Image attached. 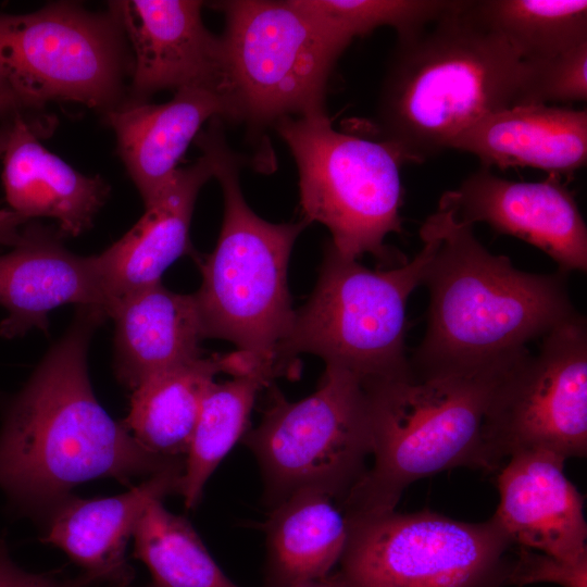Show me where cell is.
Here are the masks:
<instances>
[{
  "label": "cell",
  "mask_w": 587,
  "mask_h": 587,
  "mask_svg": "<svg viewBox=\"0 0 587 587\" xmlns=\"http://www.w3.org/2000/svg\"><path fill=\"white\" fill-rule=\"evenodd\" d=\"M108 319L99 307H78L65 335L49 350L3 410L0 487L13 505L46 517L82 483L112 477L129 485L184 463L143 448L98 402L87 354Z\"/></svg>",
  "instance_id": "obj_1"
},
{
  "label": "cell",
  "mask_w": 587,
  "mask_h": 587,
  "mask_svg": "<svg viewBox=\"0 0 587 587\" xmlns=\"http://www.w3.org/2000/svg\"><path fill=\"white\" fill-rule=\"evenodd\" d=\"M420 237L430 255L422 280L429 292L426 333L409 359L417 372L514 361L528 352V341L578 314L566 274L523 272L491 253L444 196Z\"/></svg>",
  "instance_id": "obj_2"
},
{
  "label": "cell",
  "mask_w": 587,
  "mask_h": 587,
  "mask_svg": "<svg viewBox=\"0 0 587 587\" xmlns=\"http://www.w3.org/2000/svg\"><path fill=\"white\" fill-rule=\"evenodd\" d=\"M522 61L471 12L469 0L423 29L398 37L383 80L377 128L403 163L450 149L482 116L508 109Z\"/></svg>",
  "instance_id": "obj_3"
},
{
  "label": "cell",
  "mask_w": 587,
  "mask_h": 587,
  "mask_svg": "<svg viewBox=\"0 0 587 587\" xmlns=\"http://www.w3.org/2000/svg\"><path fill=\"white\" fill-rule=\"evenodd\" d=\"M517 360L434 372L411 366L363 383L373 464L339 503L345 514L392 511L407 487L441 471L490 472L485 416L498 383Z\"/></svg>",
  "instance_id": "obj_4"
},
{
  "label": "cell",
  "mask_w": 587,
  "mask_h": 587,
  "mask_svg": "<svg viewBox=\"0 0 587 587\" xmlns=\"http://www.w3.org/2000/svg\"><path fill=\"white\" fill-rule=\"evenodd\" d=\"M208 155L224 197V216L214 250L200 263L195 294L205 338L234 342L257 366L278 377L275 353L295 311L287 285L292 246L307 223L275 224L246 202L239 182L241 158L228 146L215 117L195 139Z\"/></svg>",
  "instance_id": "obj_5"
},
{
  "label": "cell",
  "mask_w": 587,
  "mask_h": 587,
  "mask_svg": "<svg viewBox=\"0 0 587 587\" xmlns=\"http://www.w3.org/2000/svg\"><path fill=\"white\" fill-rule=\"evenodd\" d=\"M422 242L412 260L383 271L369 270L328 243L313 294L295 311L276 349L279 375L295 376L299 353L316 354L326 367L350 373L362 384L408 372L405 305L422 285L430 255L428 242Z\"/></svg>",
  "instance_id": "obj_6"
},
{
  "label": "cell",
  "mask_w": 587,
  "mask_h": 587,
  "mask_svg": "<svg viewBox=\"0 0 587 587\" xmlns=\"http://www.w3.org/2000/svg\"><path fill=\"white\" fill-rule=\"evenodd\" d=\"M273 126L298 167L303 221L325 225L345 257L370 253L391 267L407 263L385 245L388 234L402 232V162L394 149L335 130L326 113L287 116Z\"/></svg>",
  "instance_id": "obj_7"
},
{
  "label": "cell",
  "mask_w": 587,
  "mask_h": 587,
  "mask_svg": "<svg viewBox=\"0 0 587 587\" xmlns=\"http://www.w3.org/2000/svg\"><path fill=\"white\" fill-rule=\"evenodd\" d=\"M215 7L225 16L223 90L233 121L259 129L287 116L325 113L329 75L346 48L290 0Z\"/></svg>",
  "instance_id": "obj_8"
},
{
  "label": "cell",
  "mask_w": 587,
  "mask_h": 587,
  "mask_svg": "<svg viewBox=\"0 0 587 587\" xmlns=\"http://www.w3.org/2000/svg\"><path fill=\"white\" fill-rule=\"evenodd\" d=\"M132 68L124 30L109 9L57 1L0 13V75L35 112L63 101L105 114L126 101Z\"/></svg>",
  "instance_id": "obj_9"
},
{
  "label": "cell",
  "mask_w": 587,
  "mask_h": 587,
  "mask_svg": "<svg viewBox=\"0 0 587 587\" xmlns=\"http://www.w3.org/2000/svg\"><path fill=\"white\" fill-rule=\"evenodd\" d=\"M337 571L346 587H501L514 545L491 516L478 523L423 510L347 515Z\"/></svg>",
  "instance_id": "obj_10"
},
{
  "label": "cell",
  "mask_w": 587,
  "mask_h": 587,
  "mask_svg": "<svg viewBox=\"0 0 587 587\" xmlns=\"http://www.w3.org/2000/svg\"><path fill=\"white\" fill-rule=\"evenodd\" d=\"M243 441L259 462L272 508L305 488L340 503L371 455L363 385L350 373L326 367L316 391L299 401L273 391L260 424Z\"/></svg>",
  "instance_id": "obj_11"
},
{
  "label": "cell",
  "mask_w": 587,
  "mask_h": 587,
  "mask_svg": "<svg viewBox=\"0 0 587 587\" xmlns=\"http://www.w3.org/2000/svg\"><path fill=\"white\" fill-rule=\"evenodd\" d=\"M490 472L541 450L565 460L587 453V326L576 314L542 337L498 383L484 422Z\"/></svg>",
  "instance_id": "obj_12"
},
{
  "label": "cell",
  "mask_w": 587,
  "mask_h": 587,
  "mask_svg": "<svg viewBox=\"0 0 587 587\" xmlns=\"http://www.w3.org/2000/svg\"><path fill=\"white\" fill-rule=\"evenodd\" d=\"M203 4L197 0L109 2L133 58L125 102H147L158 91L191 85L223 90L221 39L204 26Z\"/></svg>",
  "instance_id": "obj_13"
},
{
  "label": "cell",
  "mask_w": 587,
  "mask_h": 587,
  "mask_svg": "<svg viewBox=\"0 0 587 587\" xmlns=\"http://www.w3.org/2000/svg\"><path fill=\"white\" fill-rule=\"evenodd\" d=\"M458 220L486 223L542 250L559 272L587 270V227L573 193L554 176L513 182L483 167L442 195Z\"/></svg>",
  "instance_id": "obj_14"
},
{
  "label": "cell",
  "mask_w": 587,
  "mask_h": 587,
  "mask_svg": "<svg viewBox=\"0 0 587 587\" xmlns=\"http://www.w3.org/2000/svg\"><path fill=\"white\" fill-rule=\"evenodd\" d=\"M57 228L29 221L13 249L0 255V304L8 315L0 336H24L49 329V313L64 304L102 308L109 317L110 301L97 255L70 251Z\"/></svg>",
  "instance_id": "obj_15"
},
{
  "label": "cell",
  "mask_w": 587,
  "mask_h": 587,
  "mask_svg": "<svg viewBox=\"0 0 587 587\" xmlns=\"http://www.w3.org/2000/svg\"><path fill=\"white\" fill-rule=\"evenodd\" d=\"M565 459L541 450L511 455L497 476L492 515L514 545L571 564H587L584 499L564 473Z\"/></svg>",
  "instance_id": "obj_16"
},
{
  "label": "cell",
  "mask_w": 587,
  "mask_h": 587,
  "mask_svg": "<svg viewBox=\"0 0 587 587\" xmlns=\"http://www.w3.org/2000/svg\"><path fill=\"white\" fill-rule=\"evenodd\" d=\"M104 117L146 207L168 186L201 126L215 117L233 121V112L218 86L191 85L177 89L167 102H124Z\"/></svg>",
  "instance_id": "obj_17"
},
{
  "label": "cell",
  "mask_w": 587,
  "mask_h": 587,
  "mask_svg": "<svg viewBox=\"0 0 587 587\" xmlns=\"http://www.w3.org/2000/svg\"><path fill=\"white\" fill-rule=\"evenodd\" d=\"M183 467L147 477L127 492L108 498L68 496L45 519L41 540L63 550L83 573L115 587H130L134 572L125 550L138 520L155 499L177 494Z\"/></svg>",
  "instance_id": "obj_18"
},
{
  "label": "cell",
  "mask_w": 587,
  "mask_h": 587,
  "mask_svg": "<svg viewBox=\"0 0 587 587\" xmlns=\"http://www.w3.org/2000/svg\"><path fill=\"white\" fill-rule=\"evenodd\" d=\"M213 177L204 153L190 165L178 167L164 191L137 223L117 241L97 254L110 301L161 282L165 270L191 251L189 230L199 191Z\"/></svg>",
  "instance_id": "obj_19"
},
{
  "label": "cell",
  "mask_w": 587,
  "mask_h": 587,
  "mask_svg": "<svg viewBox=\"0 0 587 587\" xmlns=\"http://www.w3.org/2000/svg\"><path fill=\"white\" fill-rule=\"evenodd\" d=\"M482 166H529L552 176L571 175L587 161V110L516 105L488 113L451 142Z\"/></svg>",
  "instance_id": "obj_20"
},
{
  "label": "cell",
  "mask_w": 587,
  "mask_h": 587,
  "mask_svg": "<svg viewBox=\"0 0 587 587\" xmlns=\"http://www.w3.org/2000/svg\"><path fill=\"white\" fill-rule=\"evenodd\" d=\"M25 115L10 121L3 153L2 184L9 209L33 220L50 217L65 236L76 237L91 227L109 197V185L88 176L46 149Z\"/></svg>",
  "instance_id": "obj_21"
},
{
  "label": "cell",
  "mask_w": 587,
  "mask_h": 587,
  "mask_svg": "<svg viewBox=\"0 0 587 587\" xmlns=\"http://www.w3.org/2000/svg\"><path fill=\"white\" fill-rule=\"evenodd\" d=\"M109 317L115 323V375L130 391L202 355L205 336L195 294H177L159 282L118 299Z\"/></svg>",
  "instance_id": "obj_22"
},
{
  "label": "cell",
  "mask_w": 587,
  "mask_h": 587,
  "mask_svg": "<svg viewBox=\"0 0 587 587\" xmlns=\"http://www.w3.org/2000/svg\"><path fill=\"white\" fill-rule=\"evenodd\" d=\"M255 369L243 352L199 357L159 373L132 391L122 422L148 451L185 464L203 398L220 373L239 376Z\"/></svg>",
  "instance_id": "obj_23"
},
{
  "label": "cell",
  "mask_w": 587,
  "mask_h": 587,
  "mask_svg": "<svg viewBox=\"0 0 587 587\" xmlns=\"http://www.w3.org/2000/svg\"><path fill=\"white\" fill-rule=\"evenodd\" d=\"M272 509L265 526L267 587H291L329 575L341 559L349 533L338 500L305 488Z\"/></svg>",
  "instance_id": "obj_24"
},
{
  "label": "cell",
  "mask_w": 587,
  "mask_h": 587,
  "mask_svg": "<svg viewBox=\"0 0 587 587\" xmlns=\"http://www.w3.org/2000/svg\"><path fill=\"white\" fill-rule=\"evenodd\" d=\"M272 380L255 370L225 383L214 382L208 389L178 484L177 494L187 509L200 502L211 474L245 434L258 392Z\"/></svg>",
  "instance_id": "obj_25"
},
{
  "label": "cell",
  "mask_w": 587,
  "mask_h": 587,
  "mask_svg": "<svg viewBox=\"0 0 587 587\" xmlns=\"http://www.w3.org/2000/svg\"><path fill=\"white\" fill-rule=\"evenodd\" d=\"M469 8L521 61L548 59L587 41L585 0H471Z\"/></svg>",
  "instance_id": "obj_26"
},
{
  "label": "cell",
  "mask_w": 587,
  "mask_h": 587,
  "mask_svg": "<svg viewBox=\"0 0 587 587\" xmlns=\"http://www.w3.org/2000/svg\"><path fill=\"white\" fill-rule=\"evenodd\" d=\"M134 558L148 567L146 587H238L220 569L185 517L151 501L134 529Z\"/></svg>",
  "instance_id": "obj_27"
},
{
  "label": "cell",
  "mask_w": 587,
  "mask_h": 587,
  "mask_svg": "<svg viewBox=\"0 0 587 587\" xmlns=\"http://www.w3.org/2000/svg\"><path fill=\"white\" fill-rule=\"evenodd\" d=\"M329 37L347 48L355 38L390 26L398 37L414 34L437 20L451 0H290Z\"/></svg>",
  "instance_id": "obj_28"
},
{
  "label": "cell",
  "mask_w": 587,
  "mask_h": 587,
  "mask_svg": "<svg viewBox=\"0 0 587 587\" xmlns=\"http://www.w3.org/2000/svg\"><path fill=\"white\" fill-rule=\"evenodd\" d=\"M586 100L587 41L548 59L522 61V74L512 107Z\"/></svg>",
  "instance_id": "obj_29"
},
{
  "label": "cell",
  "mask_w": 587,
  "mask_h": 587,
  "mask_svg": "<svg viewBox=\"0 0 587 587\" xmlns=\"http://www.w3.org/2000/svg\"><path fill=\"white\" fill-rule=\"evenodd\" d=\"M553 583L562 587H587V564H571L551 555L519 547L507 585Z\"/></svg>",
  "instance_id": "obj_30"
},
{
  "label": "cell",
  "mask_w": 587,
  "mask_h": 587,
  "mask_svg": "<svg viewBox=\"0 0 587 587\" xmlns=\"http://www.w3.org/2000/svg\"><path fill=\"white\" fill-rule=\"evenodd\" d=\"M99 580L87 573L75 578H62L54 574L29 573L17 566L0 542V587H90Z\"/></svg>",
  "instance_id": "obj_31"
},
{
  "label": "cell",
  "mask_w": 587,
  "mask_h": 587,
  "mask_svg": "<svg viewBox=\"0 0 587 587\" xmlns=\"http://www.w3.org/2000/svg\"><path fill=\"white\" fill-rule=\"evenodd\" d=\"M35 112L30 105L0 75V118L11 121L16 115Z\"/></svg>",
  "instance_id": "obj_32"
},
{
  "label": "cell",
  "mask_w": 587,
  "mask_h": 587,
  "mask_svg": "<svg viewBox=\"0 0 587 587\" xmlns=\"http://www.w3.org/2000/svg\"><path fill=\"white\" fill-rule=\"evenodd\" d=\"M29 221L11 209H0V246L14 247L20 240L23 226Z\"/></svg>",
  "instance_id": "obj_33"
},
{
  "label": "cell",
  "mask_w": 587,
  "mask_h": 587,
  "mask_svg": "<svg viewBox=\"0 0 587 587\" xmlns=\"http://www.w3.org/2000/svg\"><path fill=\"white\" fill-rule=\"evenodd\" d=\"M291 587H346V586H345L339 573L336 572V573H330L329 575H327V576H325V577H323L321 579H316V580L295 585V586H291Z\"/></svg>",
  "instance_id": "obj_34"
},
{
  "label": "cell",
  "mask_w": 587,
  "mask_h": 587,
  "mask_svg": "<svg viewBox=\"0 0 587 587\" xmlns=\"http://www.w3.org/2000/svg\"><path fill=\"white\" fill-rule=\"evenodd\" d=\"M10 137V121L0 126V157L3 155Z\"/></svg>",
  "instance_id": "obj_35"
}]
</instances>
